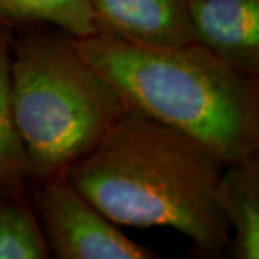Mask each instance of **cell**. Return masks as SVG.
<instances>
[{
  "instance_id": "6da1fadb",
  "label": "cell",
  "mask_w": 259,
  "mask_h": 259,
  "mask_svg": "<svg viewBox=\"0 0 259 259\" xmlns=\"http://www.w3.org/2000/svg\"><path fill=\"white\" fill-rule=\"evenodd\" d=\"M226 166L199 141L127 107L64 179L115 225L170 228L221 255L231 242L218 200Z\"/></svg>"
},
{
  "instance_id": "7a4b0ae2",
  "label": "cell",
  "mask_w": 259,
  "mask_h": 259,
  "mask_svg": "<svg viewBox=\"0 0 259 259\" xmlns=\"http://www.w3.org/2000/svg\"><path fill=\"white\" fill-rule=\"evenodd\" d=\"M71 42L128 108L199 141L226 164L253 158L259 107L252 75L197 42L147 47L102 30Z\"/></svg>"
},
{
  "instance_id": "3957f363",
  "label": "cell",
  "mask_w": 259,
  "mask_h": 259,
  "mask_svg": "<svg viewBox=\"0 0 259 259\" xmlns=\"http://www.w3.org/2000/svg\"><path fill=\"white\" fill-rule=\"evenodd\" d=\"M13 114L30 173L58 176L93 150L127 105L72 42L30 36L12 55Z\"/></svg>"
},
{
  "instance_id": "277c9868",
  "label": "cell",
  "mask_w": 259,
  "mask_h": 259,
  "mask_svg": "<svg viewBox=\"0 0 259 259\" xmlns=\"http://www.w3.org/2000/svg\"><path fill=\"white\" fill-rule=\"evenodd\" d=\"M39 206L52 252L59 259H148L141 246L104 216L65 179L51 177Z\"/></svg>"
},
{
  "instance_id": "5b68a950",
  "label": "cell",
  "mask_w": 259,
  "mask_h": 259,
  "mask_svg": "<svg viewBox=\"0 0 259 259\" xmlns=\"http://www.w3.org/2000/svg\"><path fill=\"white\" fill-rule=\"evenodd\" d=\"M194 42L253 75L259 66V0H187Z\"/></svg>"
},
{
  "instance_id": "8992f818",
  "label": "cell",
  "mask_w": 259,
  "mask_h": 259,
  "mask_svg": "<svg viewBox=\"0 0 259 259\" xmlns=\"http://www.w3.org/2000/svg\"><path fill=\"white\" fill-rule=\"evenodd\" d=\"M100 30L147 47L194 42L187 0H87Z\"/></svg>"
},
{
  "instance_id": "52a82bcc",
  "label": "cell",
  "mask_w": 259,
  "mask_h": 259,
  "mask_svg": "<svg viewBox=\"0 0 259 259\" xmlns=\"http://www.w3.org/2000/svg\"><path fill=\"white\" fill-rule=\"evenodd\" d=\"M223 170L218 200L232 232V255L259 258V170L253 158L228 164Z\"/></svg>"
},
{
  "instance_id": "ba28073f",
  "label": "cell",
  "mask_w": 259,
  "mask_h": 259,
  "mask_svg": "<svg viewBox=\"0 0 259 259\" xmlns=\"http://www.w3.org/2000/svg\"><path fill=\"white\" fill-rule=\"evenodd\" d=\"M0 22H44L62 29L72 39L100 33L87 0H0Z\"/></svg>"
},
{
  "instance_id": "9c48e42d",
  "label": "cell",
  "mask_w": 259,
  "mask_h": 259,
  "mask_svg": "<svg viewBox=\"0 0 259 259\" xmlns=\"http://www.w3.org/2000/svg\"><path fill=\"white\" fill-rule=\"evenodd\" d=\"M10 69L9 40L0 30V192L12 189L30 173L13 114Z\"/></svg>"
},
{
  "instance_id": "30bf717a",
  "label": "cell",
  "mask_w": 259,
  "mask_h": 259,
  "mask_svg": "<svg viewBox=\"0 0 259 259\" xmlns=\"http://www.w3.org/2000/svg\"><path fill=\"white\" fill-rule=\"evenodd\" d=\"M45 236L25 204L0 200V259H44Z\"/></svg>"
}]
</instances>
